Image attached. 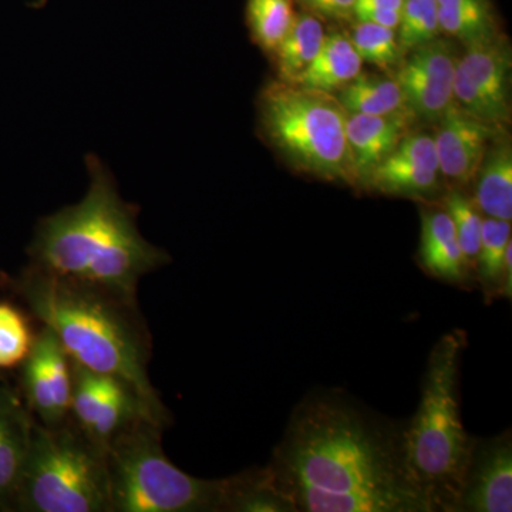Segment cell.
Returning a JSON list of instances; mask_svg holds the SVG:
<instances>
[{
  "label": "cell",
  "instance_id": "cell-1",
  "mask_svg": "<svg viewBox=\"0 0 512 512\" xmlns=\"http://www.w3.org/2000/svg\"><path fill=\"white\" fill-rule=\"evenodd\" d=\"M265 468L292 512H434L407 466L403 427L339 390L303 397Z\"/></svg>",
  "mask_w": 512,
  "mask_h": 512
},
{
  "label": "cell",
  "instance_id": "cell-2",
  "mask_svg": "<svg viewBox=\"0 0 512 512\" xmlns=\"http://www.w3.org/2000/svg\"><path fill=\"white\" fill-rule=\"evenodd\" d=\"M3 284L52 330L74 363L126 380L165 427L171 414L148 377L151 333L136 298L26 266Z\"/></svg>",
  "mask_w": 512,
  "mask_h": 512
},
{
  "label": "cell",
  "instance_id": "cell-3",
  "mask_svg": "<svg viewBox=\"0 0 512 512\" xmlns=\"http://www.w3.org/2000/svg\"><path fill=\"white\" fill-rule=\"evenodd\" d=\"M90 187L79 204L43 218L30 242V266L137 299L138 282L171 261L137 228L138 207L120 197L99 157L87 156Z\"/></svg>",
  "mask_w": 512,
  "mask_h": 512
},
{
  "label": "cell",
  "instance_id": "cell-4",
  "mask_svg": "<svg viewBox=\"0 0 512 512\" xmlns=\"http://www.w3.org/2000/svg\"><path fill=\"white\" fill-rule=\"evenodd\" d=\"M466 333L454 330L431 349L421 383V399L412 420L403 426L407 466L433 511L454 512L471 451L461 417V359Z\"/></svg>",
  "mask_w": 512,
  "mask_h": 512
},
{
  "label": "cell",
  "instance_id": "cell-5",
  "mask_svg": "<svg viewBox=\"0 0 512 512\" xmlns=\"http://www.w3.org/2000/svg\"><path fill=\"white\" fill-rule=\"evenodd\" d=\"M164 427L138 419L107 447L111 512H227L229 477L202 480L165 456Z\"/></svg>",
  "mask_w": 512,
  "mask_h": 512
},
{
  "label": "cell",
  "instance_id": "cell-6",
  "mask_svg": "<svg viewBox=\"0 0 512 512\" xmlns=\"http://www.w3.org/2000/svg\"><path fill=\"white\" fill-rule=\"evenodd\" d=\"M258 117L269 146L296 171L355 187L346 140L348 113L335 94L276 80L259 94Z\"/></svg>",
  "mask_w": 512,
  "mask_h": 512
},
{
  "label": "cell",
  "instance_id": "cell-7",
  "mask_svg": "<svg viewBox=\"0 0 512 512\" xmlns=\"http://www.w3.org/2000/svg\"><path fill=\"white\" fill-rule=\"evenodd\" d=\"M15 511L111 512L107 451L72 419L57 427L36 420Z\"/></svg>",
  "mask_w": 512,
  "mask_h": 512
},
{
  "label": "cell",
  "instance_id": "cell-8",
  "mask_svg": "<svg viewBox=\"0 0 512 512\" xmlns=\"http://www.w3.org/2000/svg\"><path fill=\"white\" fill-rule=\"evenodd\" d=\"M70 419L93 443L106 451L113 437L138 419L161 424L126 380L94 372L74 362ZM161 426L165 429L164 424Z\"/></svg>",
  "mask_w": 512,
  "mask_h": 512
},
{
  "label": "cell",
  "instance_id": "cell-9",
  "mask_svg": "<svg viewBox=\"0 0 512 512\" xmlns=\"http://www.w3.org/2000/svg\"><path fill=\"white\" fill-rule=\"evenodd\" d=\"M511 50L503 36L466 46L454 76V103L497 128L510 126Z\"/></svg>",
  "mask_w": 512,
  "mask_h": 512
},
{
  "label": "cell",
  "instance_id": "cell-10",
  "mask_svg": "<svg viewBox=\"0 0 512 512\" xmlns=\"http://www.w3.org/2000/svg\"><path fill=\"white\" fill-rule=\"evenodd\" d=\"M22 397L30 412L46 427L70 420L73 399V362L52 330L43 326L32 350L20 366Z\"/></svg>",
  "mask_w": 512,
  "mask_h": 512
},
{
  "label": "cell",
  "instance_id": "cell-11",
  "mask_svg": "<svg viewBox=\"0 0 512 512\" xmlns=\"http://www.w3.org/2000/svg\"><path fill=\"white\" fill-rule=\"evenodd\" d=\"M457 59L453 45L440 37L404 56L394 79L416 123L436 124L453 106Z\"/></svg>",
  "mask_w": 512,
  "mask_h": 512
},
{
  "label": "cell",
  "instance_id": "cell-12",
  "mask_svg": "<svg viewBox=\"0 0 512 512\" xmlns=\"http://www.w3.org/2000/svg\"><path fill=\"white\" fill-rule=\"evenodd\" d=\"M512 511L511 430L476 439L454 512Z\"/></svg>",
  "mask_w": 512,
  "mask_h": 512
},
{
  "label": "cell",
  "instance_id": "cell-13",
  "mask_svg": "<svg viewBox=\"0 0 512 512\" xmlns=\"http://www.w3.org/2000/svg\"><path fill=\"white\" fill-rule=\"evenodd\" d=\"M443 180L433 134L412 130L376 168L366 188L394 197L429 198L440 191Z\"/></svg>",
  "mask_w": 512,
  "mask_h": 512
},
{
  "label": "cell",
  "instance_id": "cell-14",
  "mask_svg": "<svg viewBox=\"0 0 512 512\" xmlns=\"http://www.w3.org/2000/svg\"><path fill=\"white\" fill-rule=\"evenodd\" d=\"M434 146L439 157L441 175L456 188L464 187L476 180L488 148L495 138L505 133L470 116L456 103L436 123Z\"/></svg>",
  "mask_w": 512,
  "mask_h": 512
},
{
  "label": "cell",
  "instance_id": "cell-15",
  "mask_svg": "<svg viewBox=\"0 0 512 512\" xmlns=\"http://www.w3.org/2000/svg\"><path fill=\"white\" fill-rule=\"evenodd\" d=\"M36 417L22 396L0 384V511H15Z\"/></svg>",
  "mask_w": 512,
  "mask_h": 512
},
{
  "label": "cell",
  "instance_id": "cell-16",
  "mask_svg": "<svg viewBox=\"0 0 512 512\" xmlns=\"http://www.w3.org/2000/svg\"><path fill=\"white\" fill-rule=\"evenodd\" d=\"M416 121L409 116L348 114L346 140L356 188H366L377 167L393 153Z\"/></svg>",
  "mask_w": 512,
  "mask_h": 512
},
{
  "label": "cell",
  "instance_id": "cell-17",
  "mask_svg": "<svg viewBox=\"0 0 512 512\" xmlns=\"http://www.w3.org/2000/svg\"><path fill=\"white\" fill-rule=\"evenodd\" d=\"M419 258L423 268L451 284H463L468 268L450 215L443 207L421 210V238Z\"/></svg>",
  "mask_w": 512,
  "mask_h": 512
},
{
  "label": "cell",
  "instance_id": "cell-18",
  "mask_svg": "<svg viewBox=\"0 0 512 512\" xmlns=\"http://www.w3.org/2000/svg\"><path fill=\"white\" fill-rule=\"evenodd\" d=\"M474 204L485 217L512 220V147L507 131L490 148L476 175Z\"/></svg>",
  "mask_w": 512,
  "mask_h": 512
},
{
  "label": "cell",
  "instance_id": "cell-19",
  "mask_svg": "<svg viewBox=\"0 0 512 512\" xmlns=\"http://www.w3.org/2000/svg\"><path fill=\"white\" fill-rule=\"evenodd\" d=\"M363 60L350 42L348 32L332 30L326 33L319 55L306 72L296 80V86L336 94L362 72Z\"/></svg>",
  "mask_w": 512,
  "mask_h": 512
},
{
  "label": "cell",
  "instance_id": "cell-20",
  "mask_svg": "<svg viewBox=\"0 0 512 512\" xmlns=\"http://www.w3.org/2000/svg\"><path fill=\"white\" fill-rule=\"evenodd\" d=\"M335 96L348 114L412 117L404 103L399 84L394 76L386 73H367L362 70Z\"/></svg>",
  "mask_w": 512,
  "mask_h": 512
},
{
  "label": "cell",
  "instance_id": "cell-21",
  "mask_svg": "<svg viewBox=\"0 0 512 512\" xmlns=\"http://www.w3.org/2000/svg\"><path fill=\"white\" fill-rule=\"evenodd\" d=\"M325 37L322 20L311 13H296L291 30L272 56L279 82L295 83L319 55Z\"/></svg>",
  "mask_w": 512,
  "mask_h": 512
},
{
  "label": "cell",
  "instance_id": "cell-22",
  "mask_svg": "<svg viewBox=\"0 0 512 512\" xmlns=\"http://www.w3.org/2000/svg\"><path fill=\"white\" fill-rule=\"evenodd\" d=\"M441 35L454 37L464 46L500 36L490 0H437Z\"/></svg>",
  "mask_w": 512,
  "mask_h": 512
},
{
  "label": "cell",
  "instance_id": "cell-23",
  "mask_svg": "<svg viewBox=\"0 0 512 512\" xmlns=\"http://www.w3.org/2000/svg\"><path fill=\"white\" fill-rule=\"evenodd\" d=\"M296 13L292 0H248L247 23L255 45L274 56L288 35Z\"/></svg>",
  "mask_w": 512,
  "mask_h": 512
},
{
  "label": "cell",
  "instance_id": "cell-24",
  "mask_svg": "<svg viewBox=\"0 0 512 512\" xmlns=\"http://www.w3.org/2000/svg\"><path fill=\"white\" fill-rule=\"evenodd\" d=\"M348 36L363 63L372 64L389 76H394L402 66L404 53L400 49L397 30L355 20Z\"/></svg>",
  "mask_w": 512,
  "mask_h": 512
},
{
  "label": "cell",
  "instance_id": "cell-25",
  "mask_svg": "<svg viewBox=\"0 0 512 512\" xmlns=\"http://www.w3.org/2000/svg\"><path fill=\"white\" fill-rule=\"evenodd\" d=\"M512 245L511 222L497 218H483L480 249H478L476 266L478 281L483 284L485 292L498 295L505 256Z\"/></svg>",
  "mask_w": 512,
  "mask_h": 512
},
{
  "label": "cell",
  "instance_id": "cell-26",
  "mask_svg": "<svg viewBox=\"0 0 512 512\" xmlns=\"http://www.w3.org/2000/svg\"><path fill=\"white\" fill-rule=\"evenodd\" d=\"M32 326L22 309L0 302V370L22 366L35 342Z\"/></svg>",
  "mask_w": 512,
  "mask_h": 512
},
{
  "label": "cell",
  "instance_id": "cell-27",
  "mask_svg": "<svg viewBox=\"0 0 512 512\" xmlns=\"http://www.w3.org/2000/svg\"><path fill=\"white\" fill-rule=\"evenodd\" d=\"M441 207L450 215L464 261L468 268L476 266L478 249H480L483 214L478 211L476 204L468 198L460 188H451L444 195Z\"/></svg>",
  "mask_w": 512,
  "mask_h": 512
},
{
  "label": "cell",
  "instance_id": "cell-28",
  "mask_svg": "<svg viewBox=\"0 0 512 512\" xmlns=\"http://www.w3.org/2000/svg\"><path fill=\"white\" fill-rule=\"evenodd\" d=\"M441 35L437 0H404L397 39L404 53L427 45Z\"/></svg>",
  "mask_w": 512,
  "mask_h": 512
},
{
  "label": "cell",
  "instance_id": "cell-29",
  "mask_svg": "<svg viewBox=\"0 0 512 512\" xmlns=\"http://www.w3.org/2000/svg\"><path fill=\"white\" fill-rule=\"evenodd\" d=\"M306 13L319 19H353L356 0H296Z\"/></svg>",
  "mask_w": 512,
  "mask_h": 512
},
{
  "label": "cell",
  "instance_id": "cell-30",
  "mask_svg": "<svg viewBox=\"0 0 512 512\" xmlns=\"http://www.w3.org/2000/svg\"><path fill=\"white\" fill-rule=\"evenodd\" d=\"M403 2L404 0H356L353 19L360 13L370 12V10H399L402 12Z\"/></svg>",
  "mask_w": 512,
  "mask_h": 512
},
{
  "label": "cell",
  "instance_id": "cell-31",
  "mask_svg": "<svg viewBox=\"0 0 512 512\" xmlns=\"http://www.w3.org/2000/svg\"><path fill=\"white\" fill-rule=\"evenodd\" d=\"M512 295V245L508 248L507 256H505L503 275H501L500 291L498 296L511 299Z\"/></svg>",
  "mask_w": 512,
  "mask_h": 512
}]
</instances>
